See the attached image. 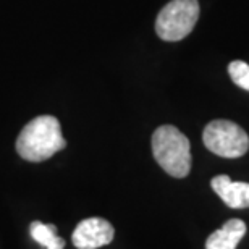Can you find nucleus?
Here are the masks:
<instances>
[{"label": "nucleus", "mask_w": 249, "mask_h": 249, "mask_svg": "<svg viewBox=\"0 0 249 249\" xmlns=\"http://www.w3.org/2000/svg\"><path fill=\"white\" fill-rule=\"evenodd\" d=\"M29 233H31L33 240L39 243L46 249H63L65 240L57 235V227L51 225V223H42V222H33L29 225Z\"/></svg>", "instance_id": "6e6552de"}, {"label": "nucleus", "mask_w": 249, "mask_h": 249, "mask_svg": "<svg viewBox=\"0 0 249 249\" xmlns=\"http://www.w3.org/2000/svg\"><path fill=\"white\" fill-rule=\"evenodd\" d=\"M211 186L228 207L231 209L249 207V183L233 181L227 175H217L212 178Z\"/></svg>", "instance_id": "423d86ee"}, {"label": "nucleus", "mask_w": 249, "mask_h": 249, "mask_svg": "<svg viewBox=\"0 0 249 249\" xmlns=\"http://www.w3.org/2000/svg\"><path fill=\"white\" fill-rule=\"evenodd\" d=\"M152 154L159 165L173 178H185L191 170L189 139L172 124H163L154 131Z\"/></svg>", "instance_id": "f03ea898"}, {"label": "nucleus", "mask_w": 249, "mask_h": 249, "mask_svg": "<svg viewBox=\"0 0 249 249\" xmlns=\"http://www.w3.org/2000/svg\"><path fill=\"white\" fill-rule=\"evenodd\" d=\"M202 141L215 156L238 159L249 149V136L240 124L230 120H213L204 128Z\"/></svg>", "instance_id": "20e7f679"}, {"label": "nucleus", "mask_w": 249, "mask_h": 249, "mask_svg": "<svg viewBox=\"0 0 249 249\" xmlns=\"http://www.w3.org/2000/svg\"><path fill=\"white\" fill-rule=\"evenodd\" d=\"M67 146L60 122L52 115L36 117L21 129L17 139V152L28 162H42Z\"/></svg>", "instance_id": "f257e3e1"}, {"label": "nucleus", "mask_w": 249, "mask_h": 249, "mask_svg": "<svg viewBox=\"0 0 249 249\" xmlns=\"http://www.w3.org/2000/svg\"><path fill=\"white\" fill-rule=\"evenodd\" d=\"M115 236V228L101 217L84 218L76 225L71 241L78 249H97L110 245Z\"/></svg>", "instance_id": "39448f33"}, {"label": "nucleus", "mask_w": 249, "mask_h": 249, "mask_svg": "<svg viewBox=\"0 0 249 249\" xmlns=\"http://www.w3.org/2000/svg\"><path fill=\"white\" fill-rule=\"evenodd\" d=\"M228 74L231 81L241 89L249 91V65L243 60H233L228 65Z\"/></svg>", "instance_id": "1a4fd4ad"}, {"label": "nucleus", "mask_w": 249, "mask_h": 249, "mask_svg": "<svg viewBox=\"0 0 249 249\" xmlns=\"http://www.w3.org/2000/svg\"><path fill=\"white\" fill-rule=\"evenodd\" d=\"M246 235V223L240 218H231L222 228L209 235L206 249H236L238 243Z\"/></svg>", "instance_id": "0eeeda50"}, {"label": "nucleus", "mask_w": 249, "mask_h": 249, "mask_svg": "<svg viewBox=\"0 0 249 249\" xmlns=\"http://www.w3.org/2000/svg\"><path fill=\"white\" fill-rule=\"evenodd\" d=\"M197 19V0H172L159 13L156 19V33L163 41H181L193 31Z\"/></svg>", "instance_id": "7ed1b4c3"}]
</instances>
